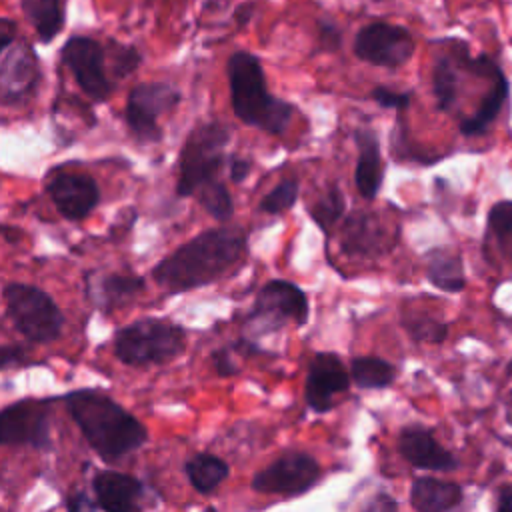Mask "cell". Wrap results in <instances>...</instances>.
<instances>
[{
  "mask_svg": "<svg viewBox=\"0 0 512 512\" xmlns=\"http://www.w3.org/2000/svg\"><path fill=\"white\" fill-rule=\"evenodd\" d=\"M20 356H22V348H18V346H4V348H2L0 366H2V368H8L12 362H18Z\"/></svg>",
  "mask_w": 512,
  "mask_h": 512,
  "instance_id": "cell-42",
  "label": "cell"
},
{
  "mask_svg": "<svg viewBox=\"0 0 512 512\" xmlns=\"http://www.w3.org/2000/svg\"><path fill=\"white\" fill-rule=\"evenodd\" d=\"M198 202L202 204V208L216 220L226 222L232 214H234V204H232V196L226 188L224 182L214 180L206 186H202L198 192Z\"/></svg>",
  "mask_w": 512,
  "mask_h": 512,
  "instance_id": "cell-29",
  "label": "cell"
},
{
  "mask_svg": "<svg viewBox=\"0 0 512 512\" xmlns=\"http://www.w3.org/2000/svg\"><path fill=\"white\" fill-rule=\"evenodd\" d=\"M432 88L436 96V104L440 110H450L458 94V76L452 62L442 56L436 60L432 70Z\"/></svg>",
  "mask_w": 512,
  "mask_h": 512,
  "instance_id": "cell-28",
  "label": "cell"
},
{
  "mask_svg": "<svg viewBox=\"0 0 512 512\" xmlns=\"http://www.w3.org/2000/svg\"><path fill=\"white\" fill-rule=\"evenodd\" d=\"M64 400L80 432L104 460H116L134 452L148 438L146 428L102 392L78 390Z\"/></svg>",
  "mask_w": 512,
  "mask_h": 512,
  "instance_id": "cell-2",
  "label": "cell"
},
{
  "mask_svg": "<svg viewBox=\"0 0 512 512\" xmlns=\"http://www.w3.org/2000/svg\"><path fill=\"white\" fill-rule=\"evenodd\" d=\"M6 314L14 328L32 342L56 340L64 326V316L50 294L32 284L10 282L4 286Z\"/></svg>",
  "mask_w": 512,
  "mask_h": 512,
  "instance_id": "cell-6",
  "label": "cell"
},
{
  "mask_svg": "<svg viewBox=\"0 0 512 512\" xmlns=\"http://www.w3.org/2000/svg\"><path fill=\"white\" fill-rule=\"evenodd\" d=\"M252 16H254V2H244V4L236 6V10H234V20L240 26L248 24Z\"/></svg>",
  "mask_w": 512,
  "mask_h": 512,
  "instance_id": "cell-41",
  "label": "cell"
},
{
  "mask_svg": "<svg viewBox=\"0 0 512 512\" xmlns=\"http://www.w3.org/2000/svg\"><path fill=\"white\" fill-rule=\"evenodd\" d=\"M394 238L386 232L384 224L376 214L356 212L346 218L340 234L342 252L354 258H378L388 252Z\"/></svg>",
  "mask_w": 512,
  "mask_h": 512,
  "instance_id": "cell-16",
  "label": "cell"
},
{
  "mask_svg": "<svg viewBox=\"0 0 512 512\" xmlns=\"http://www.w3.org/2000/svg\"><path fill=\"white\" fill-rule=\"evenodd\" d=\"M370 98L382 106V108H394V110H404L410 106V100H412V94L410 92H396V90H390L388 86H376L372 92H370Z\"/></svg>",
  "mask_w": 512,
  "mask_h": 512,
  "instance_id": "cell-34",
  "label": "cell"
},
{
  "mask_svg": "<svg viewBox=\"0 0 512 512\" xmlns=\"http://www.w3.org/2000/svg\"><path fill=\"white\" fill-rule=\"evenodd\" d=\"M212 364L220 376H232L238 372V364L232 360L228 350H216L212 354Z\"/></svg>",
  "mask_w": 512,
  "mask_h": 512,
  "instance_id": "cell-36",
  "label": "cell"
},
{
  "mask_svg": "<svg viewBox=\"0 0 512 512\" xmlns=\"http://www.w3.org/2000/svg\"><path fill=\"white\" fill-rule=\"evenodd\" d=\"M106 56H110V70L114 78H124L132 74L142 62V54L138 52L136 46L120 44L118 40L108 42Z\"/></svg>",
  "mask_w": 512,
  "mask_h": 512,
  "instance_id": "cell-31",
  "label": "cell"
},
{
  "mask_svg": "<svg viewBox=\"0 0 512 512\" xmlns=\"http://www.w3.org/2000/svg\"><path fill=\"white\" fill-rule=\"evenodd\" d=\"M186 344L178 324L160 318H140L114 336V354L128 366L164 364L176 358Z\"/></svg>",
  "mask_w": 512,
  "mask_h": 512,
  "instance_id": "cell-5",
  "label": "cell"
},
{
  "mask_svg": "<svg viewBox=\"0 0 512 512\" xmlns=\"http://www.w3.org/2000/svg\"><path fill=\"white\" fill-rule=\"evenodd\" d=\"M66 504L68 512H96V504L90 500L86 492H74Z\"/></svg>",
  "mask_w": 512,
  "mask_h": 512,
  "instance_id": "cell-39",
  "label": "cell"
},
{
  "mask_svg": "<svg viewBox=\"0 0 512 512\" xmlns=\"http://www.w3.org/2000/svg\"><path fill=\"white\" fill-rule=\"evenodd\" d=\"M400 454L416 468L426 470H452L456 468V458L446 452L434 436L424 428H404L398 438Z\"/></svg>",
  "mask_w": 512,
  "mask_h": 512,
  "instance_id": "cell-19",
  "label": "cell"
},
{
  "mask_svg": "<svg viewBox=\"0 0 512 512\" xmlns=\"http://www.w3.org/2000/svg\"><path fill=\"white\" fill-rule=\"evenodd\" d=\"M46 192L58 214L66 220L86 218L100 202L96 180L82 172H60L46 184Z\"/></svg>",
  "mask_w": 512,
  "mask_h": 512,
  "instance_id": "cell-14",
  "label": "cell"
},
{
  "mask_svg": "<svg viewBox=\"0 0 512 512\" xmlns=\"http://www.w3.org/2000/svg\"><path fill=\"white\" fill-rule=\"evenodd\" d=\"M404 328L414 340H424V342H442L446 336V326L430 316L424 314H412L404 316L402 320Z\"/></svg>",
  "mask_w": 512,
  "mask_h": 512,
  "instance_id": "cell-32",
  "label": "cell"
},
{
  "mask_svg": "<svg viewBox=\"0 0 512 512\" xmlns=\"http://www.w3.org/2000/svg\"><path fill=\"white\" fill-rule=\"evenodd\" d=\"M308 312L310 304L306 292L288 280L276 278L260 288L248 314V322L254 324L258 332H270L288 322H294L296 326L306 324Z\"/></svg>",
  "mask_w": 512,
  "mask_h": 512,
  "instance_id": "cell-8",
  "label": "cell"
},
{
  "mask_svg": "<svg viewBox=\"0 0 512 512\" xmlns=\"http://www.w3.org/2000/svg\"><path fill=\"white\" fill-rule=\"evenodd\" d=\"M364 512H398V504L390 494H376L370 504L364 508Z\"/></svg>",
  "mask_w": 512,
  "mask_h": 512,
  "instance_id": "cell-38",
  "label": "cell"
},
{
  "mask_svg": "<svg viewBox=\"0 0 512 512\" xmlns=\"http://www.w3.org/2000/svg\"><path fill=\"white\" fill-rule=\"evenodd\" d=\"M298 192H300V186L296 180H282L278 186H274L258 204V210L260 212H266V214H282L286 210H290L296 200H298Z\"/></svg>",
  "mask_w": 512,
  "mask_h": 512,
  "instance_id": "cell-30",
  "label": "cell"
},
{
  "mask_svg": "<svg viewBox=\"0 0 512 512\" xmlns=\"http://www.w3.org/2000/svg\"><path fill=\"white\" fill-rule=\"evenodd\" d=\"M426 276L444 292H460L464 288L462 262L446 248H434L426 254Z\"/></svg>",
  "mask_w": 512,
  "mask_h": 512,
  "instance_id": "cell-23",
  "label": "cell"
},
{
  "mask_svg": "<svg viewBox=\"0 0 512 512\" xmlns=\"http://www.w3.org/2000/svg\"><path fill=\"white\" fill-rule=\"evenodd\" d=\"M252 170V162L242 158V156H232L230 158V164H228V172H230V180L236 182V184H242L248 174Z\"/></svg>",
  "mask_w": 512,
  "mask_h": 512,
  "instance_id": "cell-37",
  "label": "cell"
},
{
  "mask_svg": "<svg viewBox=\"0 0 512 512\" xmlns=\"http://www.w3.org/2000/svg\"><path fill=\"white\" fill-rule=\"evenodd\" d=\"M350 388V376L342 360L332 352H320L312 358L306 376L304 396L310 408L326 412L334 406V396Z\"/></svg>",
  "mask_w": 512,
  "mask_h": 512,
  "instance_id": "cell-15",
  "label": "cell"
},
{
  "mask_svg": "<svg viewBox=\"0 0 512 512\" xmlns=\"http://www.w3.org/2000/svg\"><path fill=\"white\" fill-rule=\"evenodd\" d=\"M0 442L4 446L48 444V404L44 400H20L0 412Z\"/></svg>",
  "mask_w": 512,
  "mask_h": 512,
  "instance_id": "cell-13",
  "label": "cell"
},
{
  "mask_svg": "<svg viewBox=\"0 0 512 512\" xmlns=\"http://www.w3.org/2000/svg\"><path fill=\"white\" fill-rule=\"evenodd\" d=\"M92 488L104 512H138L142 506L144 486L130 474L102 470L94 476Z\"/></svg>",
  "mask_w": 512,
  "mask_h": 512,
  "instance_id": "cell-17",
  "label": "cell"
},
{
  "mask_svg": "<svg viewBox=\"0 0 512 512\" xmlns=\"http://www.w3.org/2000/svg\"><path fill=\"white\" fill-rule=\"evenodd\" d=\"M352 50L358 60L372 66L400 68L414 54V38L402 26L390 22H372L356 32Z\"/></svg>",
  "mask_w": 512,
  "mask_h": 512,
  "instance_id": "cell-10",
  "label": "cell"
},
{
  "mask_svg": "<svg viewBox=\"0 0 512 512\" xmlns=\"http://www.w3.org/2000/svg\"><path fill=\"white\" fill-rule=\"evenodd\" d=\"M342 46V32L330 20H318V48L322 52H336Z\"/></svg>",
  "mask_w": 512,
  "mask_h": 512,
  "instance_id": "cell-35",
  "label": "cell"
},
{
  "mask_svg": "<svg viewBox=\"0 0 512 512\" xmlns=\"http://www.w3.org/2000/svg\"><path fill=\"white\" fill-rule=\"evenodd\" d=\"M88 294L104 312L116 310L120 306H126L130 300H134L144 290V278L136 274H104L96 276L94 280H86Z\"/></svg>",
  "mask_w": 512,
  "mask_h": 512,
  "instance_id": "cell-20",
  "label": "cell"
},
{
  "mask_svg": "<svg viewBox=\"0 0 512 512\" xmlns=\"http://www.w3.org/2000/svg\"><path fill=\"white\" fill-rule=\"evenodd\" d=\"M40 82V62L28 42H14L2 52L0 100L4 106L26 102Z\"/></svg>",
  "mask_w": 512,
  "mask_h": 512,
  "instance_id": "cell-12",
  "label": "cell"
},
{
  "mask_svg": "<svg viewBox=\"0 0 512 512\" xmlns=\"http://www.w3.org/2000/svg\"><path fill=\"white\" fill-rule=\"evenodd\" d=\"M226 76L232 110L240 122L274 136L286 132L294 106L268 92L266 76L256 54L246 50L232 52L226 62Z\"/></svg>",
  "mask_w": 512,
  "mask_h": 512,
  "instance_id": "cell-3",
  "label": "cell"
},
{
  "mask_svg": "<svg viewBox=\"0 0 512 512\" xmlns=\"http://www.w3.org/2000/svg\"><path fill=\"white\" fill-rule=\"evenodd\" d=\"M230 132L222 122H202L190 130L178 156L176 194L180 198L196 194L202 186L218 180L224 168V148Z\"/></svg>",
  "mask_w": 512,
  "mask_h": 512,
  "instance_id": "cell-4",
  "label": "cell"
},
{
  "mask_svg": "<svg viewBox=\"0 0 512 512\" xmlns=\"http://www.w3.org/2000/svg\"><path fill=\"white\" fill-rule=\"evenodd\" d=\"M460 500V486L438 478H416L410 488V502L416 512H450L460 504Z\"/></svg>",
  "mask_w": 512,
  "mask_h": 512,
  "instance_id": "cell-21",
  "label": "cell"
},
{
  "mask_svg": "<svg viewBox=\"0 0 512 512\" xmlns=\"http://www.w3.org/2000/svg\"><path fill=\"white\" fill-rule=\"evenodd\" d=\"M186 474L198 492L210 494L228 478V464L214 454H198L186 462Z\"/></svg>",
  "mask_w": 512,
  "mask_h": 512,
  "instance_id": "cell-25",
  "label": "cell"
},
{
  "mask_svg": "<svg viewBox=\"0 0 512 512\" xmlns=\"http://www.w3.org/2000/svg\"><path fill=\"white\" fill-rule=\"evenodd\" d=\"M248 252L240 226L210 228L170 252L152 268L156 284L168 292H186L216 282Z\"/></svg>",
  "mask_w": 512,
  "mask_h": 512,
  "instance_id": "cell-1",
  "label": "cell"
},
{
  "mask_svg": "<svg viewBox=\"0 0 512 512\" xmlns=\"http://www.w3.org/2000/svg\"><path fill=\"white\" fill-rule=\"evenodd\" d=\"M180 102V90L168 82L136 84L126 98L124 120L130 134L142 144L162 140L158 116L172 110Z\"/></svg>",
  "mask_w": 512,
  "mask_h": 512,
  "instance_id": "cell-7",
  "label": "cell"
},
{
  "mask_svg": "<svg viewBox=\"0 0 512 512\" xmlns=\"http://www.w3.org/2000/svg\"><path fill=\"white\" fill-rule=\"evenodd\" d=\"M320 476L318 462L306 452H286L252 478V488L262 494L296 496L316 484Z\"/></svg>",
  "mask_w": 512,
  "mask_h": 512,
  "instance_id": "cell-11",
  "label": "cell"
},
{
  "mask_svg": "<svg viewBox=\"0 0 512 512\" xmlns=\"http://www.w3.org/2000/svg\"><path fill=\"white\" fill-rule=\"evenodd\" d=\"M62 64L72 72L76 84L84 94L96 102L108 100L114 82L106 72V48L90 36H70L60 48Z\"/></svg>",
  "mask_w": 512,
  "mask_h": 512,
  "instance_id": "cell-9",
  "label": "cell"
},
{
  "mask_svg": "<svg viewBox=\"0 0 512 512\" xmlns=\"http://www.w3.org/2000/svg\"><path fill=\"white\" fill-rule=\"evenodd\" d=\"M506 96H508V82H506L504 74H500V76L494 80L492 90L488 92V96L480 102L478 110H476L470 118L462 120L460 132H462L464 136H478V134H482V132L492 124V120L496 118V114L500 112V108H502Z\"/></svg>",
  "mask_w": 512,
  "mask_h": 512,
  "instance_id": "cell-24",
  "label": "cell"
},
{
  "mask_svg": "<svg viewBox=\"0 0 512 512\" xmlns=\"http://www.w3.org/2000/svg\"><path fill=\"white\" fill-rule=\"evenodd\" d=\"M354 142L358 148V160L354 170V184L364 200L376 198L384 180V164L380 152V140L374 130L358 128L354 132Z\"/></svg>",
  "mask_w": 512,
  "mask_h": 512,
  "instance_id": "cell-18",
  "label": "cell"
},
{
  "mask_svg": "<svg viewBox=\"0 0 512 512\" xmlns=\"http://www.w3.org/2000/svg\"><path fill=\"white\" fill-rule=\"evenodd\" d=\"M498 512H512V488L502 490L498 500Z\"/></svg>",
  "mask_w": 512,
  "mask_h": 512,
  "instance_id": "cell-43",
  "label": "cell"
},
{
  "mask_svg": "<svg viewBox=\"0 0 512 512\" xmlns=\"http://www.w3.org/2000/svg\"><path fill=\"white\" fill-rule=\"evenodd\" d=\"M16 42V24L10 18L0 20V50H8Z\"/></svg>",
  "mask_w": 512,
  "mask_h": 512,
  "instance_id": "cell-40",
  "label": "cell"
},
{
  "mask_svg": "<svg viewBox=\"0 0 512 512\" xmlns=\"http://www.w3.org/2000/svg\"><path fill=\"white\" fill-rule=\"evenodd\" d=\"M352 380L360 388H386L392 384L396 370L390 362L376 356H360L350 366Z\"/></svg>",
  "mask_w": 512,
  "mask_h": 512,
  "instance_id": "cell-26",
  "label": "cell"
},
{
  "mask_svg": "<svg viewBox=\"0 0 512 512\" xmlns=\"http://www.w3.org/2000/svg\"><path fill=\"white\" fill-rule=\"evenodd\" d=\"M488 226L502 246H512V200H502L492 206Z\"/></svg>",
  "mask_w": 512,
  "mask_h": 512,
  "instance_id": "cell-33",
  "label": "cell"
},
{
  "mask_svg": "<svg viewBox=\"0 0 512 512\" xmlns=\"http://www.w3.org/2000/svg\"><path fill=\"white\" fill-rule=\"evenodd\" d=\"M26 20L34 26L40 42H52L64 28L62 0H20Z\"/></svg>",
  "mask_w": 512,
  "mask_h": 512,
  "instance_id": "cell-22",
  "label": "cell"
},
{
  "mask_svg": "<svg viewBox=\"0 0 512 512\" xmlns=\"http://www.w3.org/2000/svg\"><path fill=\"white\" fill-rule=\"evenodd\" d=\"M344 210H346L344 194L338 184H332L314 202V206H310V216L320 226V230L328 234L334 228V224L344 216Z\"/></svg>",
  "mask_w": 512,
  "mask_h": 512,
  "instance_id": "cell-27",
  "label": "cell"
}]
</instances>
